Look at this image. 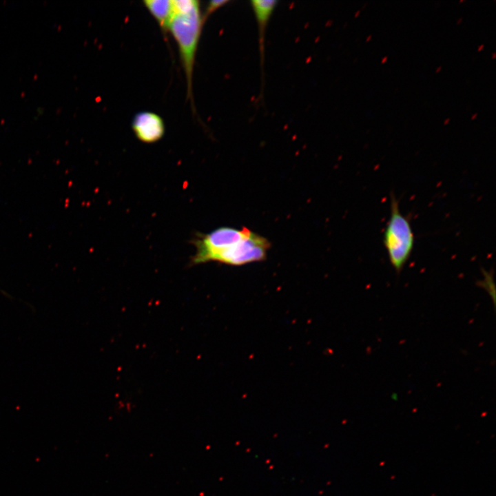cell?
Listing matches in <instances>:
<instances>
[{
    "mask_svg": "<svg viewBox=\"0 0 496 496\" xmlns=\"http://www.w3.org/2000/svg\"><path fill=\"white\" fill-rule=\"evenodd\" d=\"M449 121H450V118L446 119V120L444 121V125L448 124V123H449Z\"/></svg>",
    "mask_w": 496,
    "mask_h": 496,
    "instance_id": "11",
    "label": "cell"
},
{
    "mask_svg": "<svg viewBox=\"0 0 496 496\" xmlns=\"http://www.w3.org/2000/svg\"><path fill=\"white\" fill-rule=\"evenodd\" d=\"M483 48H484V45L482 44V45L478 48V51L482 50Z\"/></svg>",
    "mask_w": 496,
    "mask_h": 496,
    "instance_id": "12",
    "label": "cell"
},
{
    "mask_svg": "<svg viewBox=\"0 0 496 496\" xmlns=\"http://www.w3.org/2000/svg\"><path fill=\"white\" fill-rule=\"evenodd\" d=\"M132 128L136 138L145 143L157 142L165 134L163 118L152 112L137 113L132 119Z\"/></svg>",
    "mask_w": 496,
    "mask_h": 496,
    "instance_id": "5",
    "label": "cell"
},
{
    "mask_svg": "<svg viewBox=\"0 0 496 496\" xmlns=\"http://www.w3.org/2000/svg\"><path fill=\"white\" fill-rule=\"evenodd\" d=\"M462 21V18H460V19L457 21V24L460 23V22H461Z\"/></svg>",
    "mask_w": 496,
    "mask_h": 496,
    "instance_id": "16",
    "label": "cell"
},
{
    "mask_svg": "<svg viewBox=\"0 0 496 496\" xmlns=\"http://www.w3.org/2000/svg\"><path fill=\"white\" fill-rule=\"evenodd\" d=\"M491 272L484 271V279L478 282V286L483 288L492 298L494 306L495 305V288L493 276Z\"/></svg>",
    "mask_w": 496,
    "mask_h": 496,
    "instance_id": "8",
    "label": "cell"
},
{
    "mask_svg": "<svg viewBox=\"0 0 496 496\" xmlns=\"http://www.w3.org/2000/svg\"><path fill=\"white\" fill-rule=\"evenodd\" d=\"M204 21L198 1L174 0L167 32H171L178 45L186 78L187 99L192 103L194 63Z\"/></svg>",
    "mask_w": 496,
    "mask_h": 496,
    "instance_id": "1",
    "label": "cell"
},
{
    "mask_svg": "<svg viewBox=\"0 0 496 496\" xmlns=\"http://www.w3.org/2000/svg\"><path fill=\"white\" fill-rule=\"evenodd\" d=\"M477 115V114H473L471 119L472 120L475 119L476 118Z\"/></svg>",
    "mask_w": 496,
    "mask_h": 496,
    "instance_id": "13",
    "label": "cell"
},
{
    "mask_svg": "<svg viewBox=\"0 0 496 496\" xmlns=\"http://www.w3.org/2000/svg\"><path fill=\"white\" fill-rule=\"evenodd\" d=\"M271 245L268 240L254 232L217 254L212 261L229 265H242L264 260Z\"/></svg>",
    "mask_w": 496,
    "mask_h": 496,
    "instance_id": "4",
    "label": "cell"
},
{
    "mask_svg": "<svg viewBox=\"0 0 496 496\" xmlns=\"http://www.w3.org/2000/svg\"><path fill=\"white\" fill-rule=\"evenodd\" d=\"M252 231L246 227L237 229L220 227L207 234L198 236L193 240L196 254L192 258L194 265L212 261L214 257L232 245L247 238Z\"/></svg>",
    "mask_w": 496,
    "mask_h": 496,
    "instance_id": "3",
    "label": "cell"
},
{
    "mask_svg": "<svg viewBox=\"0 0 496 496\" xmlns=\"http://www.w3.org/2000/svg\"><path fill=\"white\" fill-rule=\"evenodd\" d=\"M371 39V35H369V36L367 37V39H366V41H370Z\"/></svg>",
    "mask_w": 496,
    "mask_h": 496,
    "instance_id": "14",
    "label": "cell"
},
{
    "mask_svg": "<svg viewBox=\"0 0 496 496\" xmlns=\"http://www.w3.org/2000/svg\"><path fill=\"white\" fill-rule=\"evenodd\" d=\"M143 3L161 29L167 32L168 24L174 12V0H145Z\"/></svg>",
    "mask_w": 496,
    "mask_h": 496,
    "instance_id": "7",
    "label": "cell"
},
{
    "mask_svg": "<svg viewBox=\"0 0 496 496\" xmlns=\"http://www.w3.org/2000/svg\"><path fill=\"white\" fill-rule=\"evenodd\" d=\"M442 69V67L440 66L435 71V72H438Z\"/></svg>",
    "mask_w": 496,
    "mask_h": 496,
    "instance_id": "15",
    "label": "cell"
},
{
    "mask_svg": "<svg viewBox=\"0 0 496 496\" xmlns=\"http://www.w3.org/2000/svg\"><path fill=\"white\" fill-rule=\"evenodd\" d=\"M492 57H493V59H494V58L495 57V53H493V56H492Z\"/></svg>",
    "mask_w": 496,
    "mask_h": 496,
    "instance_id": "17",
    "label": "cell"
},
{
    "mask_svg": "<svg viewBox=\"0 0 496 496\" xmlns=\"http://www.w3.org/2000/svg\"><path fill=\"white\" fill-rule=\"evenodd\" d=\"M386 60H387V56H384V57L382 59L381 63H384L386 62Z\"/></svg>",
    "mask_w": 496,
    "mask_h": 496,
    "instance_id": "10",
    "label": "cell"
},
{
    "mask_svg": "<svg viewBox=\"0 0 496 496\" xmlns=\"http://www.w3.org/2000/svg\"><path fill=\"white\" fill-rule=\"evenodd\" d=\"M228 2H229L228 0H213L208 2L205 10V14L203 15L204 19H205L209 15Z\"/></svg>",
    "mask_w": 496,
    "mask_h": 496,
    "instance_id": "9",
    "label": "cell"
},
{
    "mask_svg": "<svg viewBox=\"0 0 496 496\" xmlns=\"http://www.w3.org/2000/svg\"><path fill=\"white\" fill-rule=\"evenodd\" d=\"M250 3L258 24L260 51L261 61H262L265 28L277 6L278 1L273 0H252Z\"/></svg>",
    "mask_w": 496,
    "mask_h": 496,
    "instance_id": "6",
    "label": "cell"
},
{
    "mask_svg": "<svg viewBox=\"0 0 496 496\" xmlns=\"http://www.w3.org/2000/svg\"><path fill=\"white\" fill-rule=\"evenodd\" d=\"M383 243L389 262L400 273L410 258L415 244V236L408 216L400 209L395 194H391L390 216L384 232Z\"/></svg>",
    "mask_w": 496,
    "mask_h": 496,
    "instance_id": "2",
    "label": "cell"
}]
</instances>
